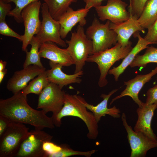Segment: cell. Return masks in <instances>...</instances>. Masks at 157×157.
<instances>
[{
	"mask_svg": "<svg viewBox=\"0 0 157 157\" xmlns=\"http://www.w3.org/2000/svg\"><path fill=\"white\" fill-rule=\"evenodd\" d=\"M49 83L46 70L32 80L22 91L27 95L31 93L39 95Z\"/></svg>",
	"mask_w": 157,
	"mask_h": 157,
	"instance_id": "cell-25",
	"label": "cell"
},
{
	"mask_svg": "<svg viewBox=\"0 0 157 157\" xmlns=\"http://www.w3.org/2000/svg\"><path fill=\"white\" fill-rule=\"evenodd\" d=\"M40 1L33 2L25 7L21 12V17L24 26L22 35V50L25 51L33 37L39 32L41 22L39 13L42 5Z\"/></svg>",
	"mask_w": 157,
	"mask_h": 157,
	"instance_id": "cell-8",
	"label": "cell"
},
{
	"mask_svg": "<svg viewBox=\"0 0 157 157\" xmlns=\"http://www.w3.org/2000/svg\"><path fill=\"white\" fill-rule=\"evenodd\" d=\"M157 74V66L147 74L138 75L134 78L128 81H124V84L126 86V88L119 95L112 99L110 104L123 97L129 96L131 98L139 107H142L144 106V103L139 99L138 94L144 85Z\"/></svg>",
	"mask_w": 157,
	"mask_h": 157,
	"instance_id": "cell-14",
	"label": "cell"
},
{
	"mask_svg": "<svg viewBox=\"0 0 157 157\" xmlns=\"http://www.w3.org/2000/svg\"><path fill=\"white\" fill-rule=\"evenodd\" d=\"M127 4L122 0H108L105 6L95 8L100 20H109L114 24H119L128 19L131 16L126 9Z\"/></svg>",
	"mask_w": 157,
	"mask_h": 157,
	"instance_id": "cell-12",
	"label": "cell"
},
{
	"mask_svg": "<svg viewBox=\"0 0 157 157\" xmlns=\"http://www.w3.org/2000/svg\"><path fill=\"white\" fill-rule=\"evenodd\" d=\"M41 43L34 36L30 43L31 45L29 51L26 50V58L23 64V68H25L31 65H36L40 67H44L40 60L39 51Z\"/></svg>",
	"mask_w": 157,
	"mask_h": 157,
	"instance_id": "cell-23",
	"label": "cell"
},
{
	"mask_svg": "<svg viewBox=\"0 0 157 157\" xmlns=\"http://www.w3.org/2000/svg\"><path fill=\"white\" fill-rule=\"evenodd\" d=\"M87 109L80 101L78 95L66 93L63 106L57 115L54 124L56 126L60 127L63 117H77L85 124L88 131L87 137L90 139L95 140L98 134V122L93 113L88 111Z\"/></svg>",
	"mask_w": 157,
	"mask_h": 157,
	"instance_id": "cell-2",
	"label": "cell"
},
{
	"mask_svg": "<svg viewBox=\"0 0 157 157\" xmlns=\"http://www.w3.org/2000/svg\"><path fill=\"white\" fill-rule=\"evenodd\" d=\"M121 119L131 149V157H145L149 150L157 147V140H152L143 133L135 131L132 129L128 124L124 113L122 114Z\"/></svg>",
	"mask_w": 157,
	"mask_h": 157,
	"instance_id": "cell-11",
	"label": "cell"
},
{
	"mask_svg": "<svg viewBox=\"0 0 157 157\" xmlns=\"http://www.w3.org/2000/svg\"><path fill=\"white\" fill-rule=\"evenodd\" d=\"M28 132L24 124L11 121L0 137V157H15Z\"/></svg>",
	"mask_w": 157,
	"mask_h": 157,
	"instance_id": "cell-6",
	"label": "cell"
},
{
	"mask_svg": "<svg viewBox=\"0 0 157 157\" xmlns=\"http://www.w3.org/2000/svg\"><path fill=\"white\" fill-rule=\"evenodd\" d=\"M10 97L0 100V115L11 121L28 124L42 130L54 127L51 117L43 110L32 108L28 104L27 95L21 91Z\"/></svg>",
	"mask_w": 157,
	"mask_h": 157,
	"instance_id": "cell-1",
	"label": "cell"
},
{
	"mask_svg": "<svg viewBox=\"0 0 157 157\" xmlns=\"http://www.w3.org/2000/svg\"><path fill=\"white\" fill-rule=\"evenodd\" d=\"M7 64L6 61H3L2 60H0V71L5 69Z\"/></svg>",
	"mask_w": 157,
	"mask_h": 157,
	"instance_id": "cell-38",
	"label": "cell"
},
{
	"mask_svg": "<svg viewBox=\"0 0 157 157\" xmlns=\"http://www.w3.org/2000/svg\"><path fill=\"white\" fill-rule=\"evenodd\" d=\"M118 89H114L108 94H102L101 97L103 100L96 106L88 103L83 98L78 95V97L81 103L86 108L92 112L97 121L98 122L101 118L108 115L115 118H118L120 116V110L114 106L111 108L107 107L108 101L111 96L118 90Z\"/></svg>",
	"mask_w": 157,
	"mask_h": 157,
	"instance_id": "cell-20",
	"label": "cell"
},
{
	"mask_svg": "<svg viewBox=\"0 0 157 157\" xmlns=\"http://www.w3.org/2000/svg\"><path fill=\"white\" fill-rule=\"evenodd\" d=\"M7 69L0 71V83H1L7 72Z\"/></svg>",
	"mask_w": 157,
	"mask_h": 157,
	"instance_id": "cell-37",
	"label": "cell"
},
{
	"mask_svg": "<svg viewBox=\"0 0 157 157\" xmlns=\"http://www.w3.org/2000/svg\"><path fill=\"white\" fill-rule=\"evenodd\" d=\"M157 108V103L139 107L136 110L138 119L134 128L136 132H140L152 140H157V137L151 127L154 112Z\"/></svg>",
	"mask_w": 157,
	"mask_h": 157,
	"instance_id": "cell-18",
	"label": "cell"
},
{
	"mask_svg": "<svg viewBox=\"0 0 157 157\" xmlns=\"http://www.w3.org/2000/svg\"><path fill=\"white\" fill-rule=\"evenodd\" d=\"M150 63H157V48L148 47L144 53L137 55L130 65L131 67H144Z\"/></svg>",
	"mask_w": 157,
	"mask_h": 157,
	"instance_id": "cell-26",
	"label": "cell"
},
{
	"mask_svg": "<svg viewBox=\"0 0 157 157\" xmlns=\"http://www.w3.org/2000/svg\"><path fill=\"white\" fill-rule=\"evenodd\" d=\"M110 23L109 20L104 24L101 23L95 17L91 24L87 28L86 34L92 42L91 54L110 48L117 42V34L110 29Z\"/></svg>",
	"mask_w": 157,
	"mask_h": 157,
	"instance_id": "cell-5",
	"label": "cell"
},
{
	"mask_svg": "<svg viewBox=\"0 0 157 157\" xmlns=\"http://www.w3.org/2000/svg\"><path fill=\"white\" fill-rule=\"evenodd\" d=\"M11 122L6 117L0 115V137L5 132Z\"/></svg>",
	"mask_w": 157,
	"mask_h": 157,
	"instance_id": "cell-35",
	"label": "cell"
},
{
	"mask_svg": "<svg viewBox=\"0 0 157 157\" xmlns=\"http://www.w3.org/2000/svg\"><path fill=\"white\" fill-rule=\"evenodd\" d=\"M3 0L6 3L13 2L15 4V8L11 10L8 16L13 17L17 22L19 23L23 22L21 14L22 10L25 7L33 2L44 0Z\"/></svg>",
	"mask_w": 157,
	"mask_h": 157,
	"instance_id": "cell-27",
	"label": "cell"
},
{
	"mask_svg": "<svg viewBox=\"0 0 157 157\" xmlns=\"http://www.w3.org/2000/svg\"><path fill=\"white\" fill-rule=\"evenodd\" d=\"M157 19V0H148L138 21L144 28L148 29Z\"/></svg>",
	"mask_w": 157,
	"mask_h": 157,
	"instance_id": "cell-22",
	"label": "cell"
},
{
	"mask_svg": "<svg viewBox=\"0 0 157 157\" xmlns=\"http://www.w3.org/2000/svg\"><path fill=\"white\" fill-rule=\"evenodd\" d=\"M41 9L42 20L40 30L35 37L41 43L51 42L63 47H66V43L60 36V25L58 21L51 16L45 3L42 4Z\"/></svg>",
	"mask_w": 157,
	"mask_h": 157,
	"instance_id": "cell-10",
	"label": "cell"
},
{
	"mask_svg": "<svg viewBox=\"0 0 157 157\" xmlns=\"http://www.w3.org/2000/svg\"><path fill=\"white\" fill-rule=\"evenodd\" d=\"M51 69L47 70L48 79L49 82L58 85L61 88L72 83H80L82 81L81 77L83 74V70L72 74H68L62 70L61 65L50 61Z\"/></svg>",
	"mask_w": 157,
	"mask_h": 157,
	"instance_id": "cell-19",
	"label": "cell"
},
{
	"mask_svg": "<svg viewBox=\"0 0 157 157\" xmlns=\"http://www.w3.org/2000/svg\"><path fill=\"white\" fill-rule=\"evenodd\" d=\"M138 19L131 15L128 19L122 23L116 24L110 22V29L117 34V42L122 47L128 45L130 42L129 39L133 34L139 31L145 33L144 28L140 25Z\"/></svg>",
	"mask_w": 157,
	"mask_h": 157,
	"instance_id": "cell-17",
	"label": "cell"
},
{
	"mask_svg": "<svg viewBox=\"0 0 157 157\" xmlns=\"http://www.w3.org/2000/svg\"><path fill=\"white\" fill-rule=\"evenodd\" d=\"M0 34L2 35L16 38L20 41L22 40V35L16 33L11 28L6 21H0Z\"/></svg>",
	"mask_w": 157,
	"mask_h": 157,
	"instance_id": "cell-30",
	"label": "cell"
},
{
	"mask_svg": "<svg viewBox=\"0 0 157 157\" xmlns=\"http://www.w3.org/2000/svg\"><path fill=\"white\" fill-rule=\"evenodd\" d=\"M146 95L147 97L145 105L148 106L157 103V84L149 88Z\"/></svg>",
	"mask_w": 157,
	"mask_h": 157,
	"instance_id": "cell-33",
	"label": "cell"
},
{
	"mask_svg": "<svg viewBox=\"0 0 157 157\" xmlns=\"http://www.w3.org/2000/svg\"><path fill=\"white\" fill-rule=\"evenodd\" d=\"M90 9L83 8L76 10L70 7L60 17L58 21L60 25V34L62 39H65L73 28L77 24L85 25V17Z\"/></svg>",
	"mask_w": 157,
	"mask_h": 157,
	"instance_id": "cell-16",
	"label": "cell"
},
{
	"mask_svg": "<svg viewBox=\"0 0 157 157\" xmlns=\"http://www.w3.org/2000/svg\"><path fill=\"white\" fill-rule=\"evenodd\" d=\"M58 85L49 82L39 95L37 109L46 113L51 112L54 124L64 104L65 93Z\"/></svg>",
	"mask_w": 157,
	"mask_h": 157,
	"instance_id": "cell-7",
	"label": "cell"
},
{
	"mask_svg": "<svg viewBox=\"0 0 157 157\" xmlns=\"http://www.w3.org/2000/svg\"><path fill=\"white\" fill-rule=\"evenodd\" d=\"M39 53L41 58L47 59L63 67H68L74 64L66 49L60 48L53 42H47L41 43Z\"/></svg>",
	"mask_w": 157,
	"mask_h": 157,
	"instance_id": "cell-15",
	"label": "cell"
},
{
	"mask_svg": "<svg viewBox=\"0 0 157 157\" xmlns=\"http://www.w3.org/2000/svg\"><path fill=\"white\" fill-rule=\"evenodd\" d=\"M148 0H129V12L131 15L138 18Z\"/></svg>",
	"mask_w": 157,
	"mask_h": 157,
	"instance_id": "cell-29",
	"label": "cell"
},
{
	"mask_svg": "<svg viewBox=\"0 0 157 157\" xmlns=\"http://www.w3.org/2000/svg\"><path fill=\"white\" fill-rule=\"evenodd\" d=\"M45 142L43 145V150L44 153V157H48L51 154L55 153L60 150L61 146H58L51 142Z\"/></svg>",
	"mask_w": 157,
	"mask_h": 157,
	"instance_id": "cell-32",
	"label": "cell"
},
{
	"mask_svg": "<svg viewBox=\"0 0 157 157\" xmlns=\"http://www.w3.org/2000/svg\"><path fill=\"white\" fill-rule=\"evenodd\" d=\"M147 29L144 38L151 44L157 43V19Z\"/></svg>",
	"mask_w": 157,
	"mask_h": 157,
	"instance_id": "cell-31",
	"label": "cell"
},
{
	"mask_svg": "<svg viewBox=\"0 0 157 157\" xmlns=\"http://www.w3.org/2000/svg\"><path fill=\"white\" fill-rule=\"evenodd\" d=\"M12 7L10 3L0 0V21H6V17L11 11Z\"/></svg>",
	"mask_w": 157,
	"mask_h": 157,
	"instance_id": "cell-34",
	"label": "cell"
},
{
	"mask_svg": "<svg viewBox=\"0 0 157 157\" xmlns=\"http://www.w3.org/2000/svg\"><path fill=\"white\" fill-rule=\"evenodd\" d=\"M52 138L42 129L31 130L23 141L15 157H44L43 144L45 142L51 141Z\"/></svg>",
	"mask_w": 157,
	"mask_h": 157,
	"instance_id": "cell-9",
	"label": "cell"
},
{
	"mask_svg": "<svg viewBox=\"0 0 157 157\" xmlns=\"http://www.w3.org/2000/svg\"><path fill=\"white\" fill-rule=\"evenodd\" d=\"M138 38V42L128 55L124 58L121 63L116 67L110 69L108 74L114 76L116 81L118 80L120 76L126 68L131 63L138 54L142 50L147 48L148 45L151 44L147 41L144 38L141 36L138 32L134 34Z\"/></svg>",
	"mask_w": 157,
	"mask_h": 157,
	"instance_id": "cell-21",
	"label": "cell"
},
{
	"mask_svg": "<svg viewBox=\"0 0 157 157\" xmlns=\"http://www.w3.org/2000/svg\"><path fill=\"white\" fill-rule=\"evenodd\" d=\"M132 44L130 42L128 45L123 47L117 42L113 47L89 56L86 62L95 63L98 65L100 73L98 82L100 87L107 85L106 77L110 67L116 61L125 57L133 48Z\"/></svg>",
	"mask_w": 157,
	"mask_h": 157,
	"instance_id": "cell-3",
	"label": "cell"
},
{
	"mask_svg": "<svg viewBox=\"0 0 157 157\" xmlns=\"http://www.w3.org/2000/svg\"><path fill=\"white\" fill-rule=\"evenodd\" d=\"M48 6L51 16L55 20H58L60 16L70 7L72 3L77 0H44Z\"/></svg>",
	"mask_w": 157,
	"mask_h": 157,
	"instance_id": "cell-24",
	"label": "cell"
},
{
	"mask_svg": "<svg viewBox=\"0 0 157 157\" xmlns=\"http://www.w3.org/2000/svg\"><path fill=\"white\" fill-rule=\"evenodd\" d=\"M23 68L15 72L7 82V89L13 94L22 90L31 80L46 70L44 67L36 65H31Z\"/></svg>",
	"mask_w": 157,
	"mask_h": 157,
	"instance_id": "cell-13",
	"label": "cell"
},
{
	"mask_svg": "<svg viewBox=\"0 0 157 157\" xmlns=\"http://www.w3.org/2000/svg\"><path fill=\"white\" fill-rule=\"evenodd\" d=\"M104 0H84L85 3V8L90 9L91 8L96 7L101 5Z\"/></svg>",
	"mask_w": 157,
	"mask_h": 157,
	"instance_id": "cell-36",
	"label": "cell"
},
{
	"mask_svg": "<svg viewBox=\"0 0 157 157\" xmlns=\"http://www.w3.org/2000/svg\"><path fill=\"white\" fill-rule=\"evenodd\" d=\"M61 146L62 149L60 150L49 155L48 157H67L75 155L90 157L96 151V150L94 149L86 151H77L73 150L64 145Z\"/></svg>",
	"mask_w": 157,
	"mask_h": 157,
	"instance_id": "cell-28",
	"label": "cell"
},
{
	"mask_svg": "<svg viewBox=\"0 0 157 157\" xmlns=\"http://www.w3.org/2000/svg\"><path fill=\"white\" fill-rule=\"evenodd\" d=\"M83 26L79 24L76 31L72 33L70 39L65 41L68 44L66 49L74 62V73L83 70L87 60L91 54L92 50V41L87 36Z\"/></svg>",
	"mask_w": 157,
	"mask_h": 157,
	"instance_id": "cell-4",
	"label": "cell"
}]
</instances>
